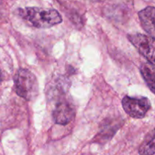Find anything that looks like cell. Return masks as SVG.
I'll list each match as a JSON object with an SVG mask.
<instances>
[{"label": "cell", "mask_w": 155, "mask_h": 155, "mask_svg": "<svg viewBox=\"0 0 155 155\" xmlns=\"http://www.w3.org/2000/svg\"><path fill=\"white\" fill-rule=\"evenodd\" d=\"M20 16L36 28H49L62 22V17L55 9L27 7L18 9Z\"/></svg>", "instance_id": "1"}, {"label": "cell", "mask_w": 155, "mask_h": 155, "mask_svg": "<svg viewBox=\"0 0 155 155\" xmlns=\"http://www.w3.org/2000/svg\"><path fill=\"white\" fill-rule=\"evenodd\" d=\"M14 89L20 97L27 101H32L39 94V83L31 71L20 69L14 77Z\"/></svg>", "instance_id": "2"}, {"label": "cell", "mask_w": 155, "mask_h": 155, "mask_svg": "<svg viewBox=\"0 0 155 155\" xmlns=\"http://www.w3.org/2000/svg\"><path fill=\"white\" fill-rule=\"evenodd\" d=\"M122 105L126 113L133 118L142 119L151 108V102L145 97L125 96L122 100Z\"/></svg>", "instance_id": "3"}, {"label": "cell", "mask_w": 155, "mask_h": 155, "mask_svg": "<svg viewBox=\"0 0 155 155\" xmlns=\"http://www.w3.org/2000/svg\"><path fill=\"white\" fill-rule=\"evenodd\" d=\"M127 37L130 42L137 48L139 52L144 56L148 62L154 64L155 42L154 37L141 33L129 34Z\"/></svg>", "instance_id": "4"}, {"label": "cell", "mask_w": 155, "mask_h": 155, "mask_svg": "<svg viewBox=\"0 0 155 155\" xmlns=\"http://www.w3.org/2000/svg\"><path fill=\"white\" fill-rule=\"evenodd\" d=\"M75 115V107L68 99L58 101L52 111L53 120L56 124L60 125H67L71 123Z\"/></svg>", "instance_id": "5"}, {"label": "cell", "mask_w": 155, "mask_h": 155, "mask_svg": "<svg viewBox=\"0 0 155 155\" xmlns=\"http://www.w3.org/2000/svg\"><path fill=\"white\" fill-rule=\"evenodd\" d=\"M154 12V8L149 6L139 12V17L142 27H143L145 31L149 34V36L154 38L155 36Z\"/></svg>", "instance_id": "6"}, {"label": "cell", "mask_w": 155, "mask_h": 155, "mask_svg": "<svg viewBox=\"0 0 155 155\" xmlns=\"http://www.w3.org/2000/svg\"><path fill=\"white\" fill-rule=\"evenodd\" d=\"M120 123L118 120H106L104 124L100 126V130L98 134L95 136V142H100L101 141H108L111 139L117 132V130L120 128Z\"/></svg>", "instance_id": "7"}, {"label": "cell", "mask_w": 155, "mask_h": 155, "mask_svg": "<svg viewBox=\"0 0 155 155\" xmlns=\"http://www.w3.org/2000/svg\"><path fill=\"white\" fill-rule=\"evenodd\" d=\"M140 72L151 92L154 93L155 89V68L154 64L151 62L143 63L141 65Z\"/></svg>", "instance_id": "8"}, {"label": "cell", "mask_w": 155, "mask_h": 155, "mask_svg": "<svg viewBox=\"0 0 155 155\" xmlns=\"http://www.w3.org/2000/svg\"><path fill=\"white\" fill-rule=\"evenodd\" d=\"M154 133L151 132L149 137H147L145 140L142 142V145L139 148L140 154H154Z\"/></svg>", "instance_id": "9"}, {"label": "cell", "mask_w": 155, "mask_h": 155, "mask_svg": "<svg viewBox=\"0 0 155 155\" xmlns=\"http://www.w3.org/2000/svg\"><path fill=\"white\" fill-rule=\"evenodd\" d=\"M3 80V74L2 72L1 69H0V82H2Z\"/></svg>", "instance_id": "10"}]
</instances>
